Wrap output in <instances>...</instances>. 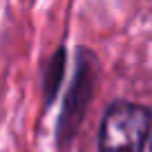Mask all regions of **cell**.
Returning a JSON list of instances; mask_svg holds the SVG:
<instances>
[{"mask_svg": "<svg viewBox=\"0 0 152 152\" xmlns=\"http://www.w3.org/2000/svg\"><path fill=\"white\" fill-rule=\"evenodd\" d=\"M150 132V112L137 103H114L101 123V152H143Z\"/></svg>", "mask_w": 152, "mask_h": 152, "instance_id": "6da1fadb", "label": "cell"}, {"mask_svg": "<svg viewBox=\"0 0 152 152\" xmlns=\"http://www.w3.org/2000/svg\"><path fill=\"white\" fill-rule=\"evenodd\" d=\"M87 61V52H81V65H78V74L74 78V85H72L69 94H67V103L65 110H63V119H61V128H58V134H61L63 141H69L74 130L81 123V116L87 107V101L92 96V65Z\"/></svg>", "mask_w": 152, "mask_h": 152, "instance_id": "7a4b0ae2", "label": "cell"}, {"mask_svg": "<svg viewBox=\"0 0 152 152\" xmlns=\"http://www.w3.org/2000/svg\"><path fill=\"white\" fill-rule=\"evenodd\" d=\"M63 61H65V52H63V49H58V52L54 54V61H52V65H49V74H47V78H45V83H47V105L52 103L54 92H56L58 81H61Z\"/></svg>", "mask_w": 152, "mask_h": 152, "instance_id": "3957f363", "label": "cell"}]
</instances>
